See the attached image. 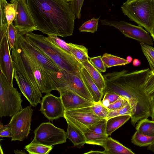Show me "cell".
<instances>
[{
    "mask_svg": "<svg viewBox=\"0 0 154 154\" xmlns=\"http://www.w3.org/2000/svg\"><path fill=\"white\" fill-rule=\"evenodd\" d=\"M102 25L115 27L126 37L137 41L140 43L150 45L153 42L149 33L139 26L132 24L125 21H112L108 19L100 20Z\"/></svg>",
    "mask_w": 154,
    "mask_h": 154,
    "instance_id": "8fae6325",
    "label": "cell"
},
{
    "mask_svg": "<svg viewBox=\"0 0 154 154\" xmlns=\"http://www.w3.org/2000/svg\"><path fill=\"white\" fill-rule=\"evenodd\" d=\"M150 70L149 68L131 72L123 69L103 75L106 84L104 93H115L125 98L130 105L131 123L134 126L140 120L151 116V101L142 88Z\"/></svg>",
    "mask_w": 154,
    "mask_h": 154,
    "instance_id": "6da1fadb",
    "label": "cell"
},
{
    "mask_svg": "<svg viewBox=\"0 0 154 154\" xmlns=\"http://www.w3.org/2000/svg\"><path fill=\"white\" fill-rule=\"evenodd\" d=\"M32 142L47 146L62 144L66 142V132L50 122H43L35 130Z\"/></svg>",
    "mask_w": 154,
    "mask_h": 154,
    "instance_id": "ba28073f",
    "label": "cell"
},
{
    "mask_svg": "<svg viewBox=\"0 0 154 154\" xmlns=\"http://www.w3.org/2000/svg\"><path fill=\"white\" fill-rule=\"evenodd\" d=\"M132 114L131 106L128 102L124 106L120 109L109 111L106 119L107 120L113 117L124 115H129L131 117Z\"/></svg>",
    "mask_w": 154,
    "mask_h": 154,
    "instance_id": "d6a6232c",
    "label": "cell"
},
{
    "mask_svg": "<svg viewBox=\"0 0 154 154\" xmlns=\"http://www.w3.org/2000/svg\"><path fill=\"white\" fill-rule=\"evenodd\" d=\"M121 8L130 20L150 33L154 26V0H127Z\"/></svg>",
    "mask_w": 154,
    "mask_h": 154,
    "instance_id": "5b68a950",
    "label": "cell"
},
{
    "mask_svg": "<svg viewBox=\"0 0 154 154\" xmlns=\"http://www.w3.org/2000/svg\"><path fill=\"white\" fill-rule=\"evenodd\" d=\"M132 63L134 66H138L141 65V62L140 60L135 58L133 60Z\"/></svg>",
    "mask_w": 154,
    "mask_h": 154,
    "instance_id": "ee69618b",
    "label": "cell"
},
{
    "mask_svg": "<svg viewBox=\"0 0 154 154\" xmlns=\"http://www.w3.org/2000/svg\"><path fill=\"white\" fill-rule=\"evenodd\" d=\"M89 58L91 63L100 72L106 71V67L101 56L89 57Z\"/></svg>",
    "mask_w": 154,
    "mask_h": 154,
    "instance_id": "f35d334b",
    "label": "cell"
},
{
    "mask_svg": "<svg viewBox=\"0 0 154 154\" xmlns=\"http://www.w3.org/2000/svg\"><path fill=\"white\" fill-rule=\"evenodd\" d=\"M10 51L7 35L0 42V69L10 84L13 85L14 68Z\"/></svg>",
    "mask_w": 154,
    "mask_h": 154,
    "instance_id": "2e32d148",
    "label": "cell"
},
{
    "mask_svg": "<svg viewBox=\"0 0 154 154\" xmlns=\"http://www.w3.org/2000/svg\"><path fill=\"white\" fill-rule=\"evenodd\" d=\"M57 91L60 94L65 111L91 106L94 103L69 89L59 88Z\"/></svg>",
    "mask_w": 154,
    "mask_h": 154,
    "instance_id": "9a60e30c",
    "label": "cell"
},
{
    "mask_svg": "<svg viewBox=\"0 0 154 154\" xmlns=\"http://www.w3.org/2000/svg\"><path fill=\"white\" fill-rule=\"evenodd\" d=\"M81 64L88 72L100 91L104 94L105 82L100 72L91 63L89 60L82 62Z\"/></svg>",
    "mask_w": 154,
    "mask_h": 154,
    "instance_id": "44dd1931",
    "label": "cell"
},
{
    "mask_svg": "<svg viewBox=\"0 0 154 154\" xmlns=\"http://www.w3.org/2000/svg\"><path fill=\"white\" fill-rule=\"evenodd\" d=\"M21 94L0 71V117H12L22 109Z\"/></svg>",
    "mask_w": 154,
    "mask_h": 154,
    "instance_id": "8992f818",
    "label": "cell"
},
{
    "mask_svg": "<svg viewBox=\"0 0 154 154\" xmlns=\"http://www.w3.org/2000/svg\"><path fill=\"white\" fill-rule=\"evenodd\" d=\"M66 1L68 2H70L72 1L73 0H65Z\"/></svg>",
    "mask_w": 154,
    "mask_h": 154,
    "instance_id": "816d5d0a",
    "label": "cell"
},
{
    "mask_svg": "<svg viewBox=\"0 0 154 154\" xmlns=\"http://www.w3.org/2000/svg\"><path fill=\"white\" fill-rule=\"evenodd\" d=\"M84 0H73L69 2L74 13L76 17L79 19L81 17V11Z\"/></svg>",
    "mask_w": 154,
    "mask_h": 154,
    "instance_id": "60d3db41",
    "label": "cell"
},
{
    "mask_svg": "<svg viewBox=\"0 0 154 154\" xmlns=\"http://www.w3.org/2000/svg\"><path fill=\"white\" fill-rule=\"evenodd\" d=\"M33 110L27 106L12 116L8 124L12 134L11 141H20L27 138L31 130Z\"/></svg>",
    "mask_w": 154,
    "mask_h": 154,
    "instance_id": "9c48e42d",
    "label": "cell"
},
{
    "mask_svg": "<svg viewBox=\"0 0 154 154\" xmlns=\"http://www.w3.org/2000/svg\"><path fill=\"white\" fill-rule=\"evenodd\" d=\"M131 142L140 147L148 146L154 142V136L142 134L136 131L132 137Z\"/></svg>",
    "mask_w": 154,
    "mask_h": 154,
    "instance_id": "f1b7e54d",
    "label": "cell"
},
{
    "mask_svg": "<svg viewBox=\"0 0 154 154\" xmlns=\"http://www.w3.org/2000/svg\"><path fill=\"white\" fill-rule=\"evenodd\" d=\"M15 1L16 3V11L14 24L17 32L24 35L27 33L36 30L35 25L28 7L25 0H11V2Z\"/></svg>",
    "mask_w": 154,
    "mask_h": 154,
    "instance_id": "7c38bea8",
    "label": "cell"
},
{
    "mask_svg": "<svg viewBox=\"0 0 154 154\" xmlns=\"http://www.w3.org/2000/svg\"><path fill=\"white\" fill-rule=\"evenodd\" d=\"M129 115L119 116L113 117L107 120L106 133L108 136L115 131L119 128L130 118Z\"/></svg>",
    "mask_w": 154,
    "mask_h": 154,
    "instance_id": "7402d4cb",
    "label": "cell"
},
{
    "mask_svg": "<svg viewBox=\"0 0 154 154\" xmlns=\"http://www.w3.org/2000/svg\"><path fill=\"white\" fill-rule=\"evenodd\" d=\"M12 136L10 127L8 124L4 125L2 123H0V137H12Z\"/></svg>",
    "mask_w": 154,
    "mask_h": 154,
    "instance_id": "7bdbcfd3",
    "label": "cell"
},
{
    "mask_svg": "<svg viewBox=\"0 0 154 154\" xmlns=\"http://www.w3.org/2000/svg\"><path fill=\"white\" fill-rule=\"evenodd\" d=\"M8 3L6 0H0V42L7 35L8 22L6 17L5 8Z\"/></svg>",
    "mask_w": 154,
    "mask_h": 154,
    "instance_id": "d4e9b609",
    "label": "cell"
},
{
    "mask_svg": "<svg viewBox=\"0 0 154 154\" xmlns=\"http://www.w3.org/2000/svg\"><path fill=\"white\" fill-rule=\"evenodd\" d=\"M142 88L145 93L149 97L153 110L154 108V70H150Z\"/></svg>",
    "mask_w": 154,
    "mask_h": 154,
    "instance_id": "484cf974",
    "label": "cell"
},
{
    "mask_svg": "<svg viewBox=\"0 0 154 154\" xmlns=\"http://www.w3.org/2000/svg\"><path fill=\"white\" fill-rule=\"evenodd\" d=\"M14 78L16 80L22 94L30 103L31 105L35 107L41 103L42 95L37 91L24 78L14 69Z\"/></svg>",
    "mask_w": 154,
    "mask_h": 154,
    "instance_id": "e0dca14e",
    "label": "cell"
},
{
    "mask_svg": "<svg viewBox=\"0 0 154 154\" xmlns=\"http://www.w3.org/2000/svg\"><path fill=\"white\" fill-rule=\"evenodd\" d=\"M8 3L5 8L6 18L8 22V29L10 24L13 23L15 18L16 11V3L15 1Z\"/></svg>",
    "mask_w": 154,
    "mask_h": 154,
    "instance_id": "d590c367",
    "label": "cell"
},
{
    "mask_svg": "<svg viewBox=\"0 0 154 154\" xmlns=\"http://www.w3.org/2000/svg\"><path fill=\"white\" fill-rule=\"evenodd\" d=\"M102 58L107 68L125 65L129 63L126 59L107 53L104 54Z\"/></svg>",
    "mask_w": 154,
    "mask_h": 154,
    "instance_id": "4316f807",
    "label": "cell"
},
{
    "mask_svg": "<svg viewBox=\"0 0 154 154\" xmlns=\"http://www.w3.org/2000/svg\"><path fill=\"white\" fill-rule=\"evenodd\" d=\"M11 57L14 68L38 91L47 94L57 91L48 72L23 49L17 39Z\"/></svg>",
    "mask_w": 154,
    "mask_h": 154,
    "instance_id": "3957f363",
    "label": "cell"
},
{
    "mask_svg": "<svg viewBox=\"0 0 154 154\" xmlns=\"http://www.w3.org/2000/svg\"><path fill=\"white\" fill-rule=\"evenodd\" d=\"M142 51L149 63L150 70H154V48L151 45L140 43Z\"/></svg>",
    "mask_w": 154,
    "mask_h": 154,
    "instance_id": "4dcf8cb0",
    "label": "cell"
},
{
    "mask_svg": "<svg viewBox=\"0 0 154 154\" xmlns=\"http://www.w3.org/2000/svg\"><path fill=\"white\" fill-rule=\"evenodd\" d=\"M24 148L30 154H48L52 150L53 146L31 141L25 146Z\"/></svg>",
    "mask_w": 154,
    "mask_h": 154,
    "instance_id": "83f0119b",
    "label": "cell"
},
{
    "mask_svg": "<svg viewBox=\"0 0 154 154\" xmlns=\"http://www.w3.org/2000/svg\"><path fill=\"white\" fill-rule=\"evenodd\" d=\"M136 131L139 133L151 136H154V120L148 118L142 119L137 122Z\"/></svg>",
    "mask_w": 154,
    "mask_h": 154,
    "instance_id": "cb8c5ba5",
    "label": "cell"
},
{
    "mask_svg": "<svg viewBox=\"0 0 154 154\" xmlns=\"http://www.w3.org/2000/svg\"><path fill=\"white\" fill-rule=\"evenodd\" d=\"M24 35L28 42L42 51L61 69L73 74L80 73L82 66L81 63L71 55L51 42L47 37L32 32Z\"/></svg>",
    "mask_w": 154,
    "mask_h": 154,
    "instance_id": "277c9868",
    "label": "cell"
},
{
    "mask_svg": "<svg viewBox=\"0 0 154 154\" xmlns=\"http://www.w3.org/2000/svg\"><path fill=\"white\" fill-rule=\"evenodd\" d=\"M150 34L153 40L154 41V26Z\"/></svg>",
    "mask_w": 154,
    "mask_h": 154,
    "instance_id": "681fc988",
    "label": "cell"
},
{
    "mask_svg": "<svg viewBox=\"0 0 154 154\" xmlns=\"http://www.w3.org/2000/svg\"><path fill=\"white\" fill-rule=\"evenodd\" d=\"M104 95L101 102L105 107L116 100L120 97L117 94L112 92H107L104 93Z\"/></svg>",
    "mask_w": 154,
    "mask_h": 154,
    "instance_id": "ab89813d",
    "label": "cell"
},
{
    "mask_svg": "<svg viewBox=\"0 0 154 154\" xmlns=\"http://www.w3.org/2000/svg\"><path fill=\"white\" fill-rule=\"evenodd\" d=\"M91 108L94 113L101 119L107 118L109 110L104 106L101 101L94 102Z\"/></svg>",
    "mask_w": 154,
    "mask_h": 154,
    "instance_id": "836d02e7",
    "label": "cell"
},
{
    "mask_svg": "<svg viewBox=\"0 0 154 154\" xmlns=\"http://www.w3.org/2000/svg\"><path fill=\"white\" fill-rule=\"evenodd\" d=\"M147 149L154 153V142L148 146Z\"/></svg>",
    "mask_w": 154,
    "mask_h": 154,
    "instance_id": "bcb514c9",
    "label": "cell"
},
{
    "mask_svg": "<svg viewBox=\"0 0 154 154\" xmlns=\"http://www.w3.org/2000/svg\"><path fill=\"white\" fill-rule=\"evenodd\" d=\"M36 30L48 35L66 37L72 35L76 18L65 0H25Z\"/></svg>",
    "mask_w": 154,
    "mask_h": 154,
    "instance_id": "7a4b0ae2",
    "label": "cell"
},
{
    "mask_svg": "<svg viewBox=\"0 0 154 154\" xmlns=\"http://www.w3.org/2000/svg\"><path fill=\"white\" fill-rule=\"evenodd\" d=\"M72 55L81 63L88 60V49L82 45L68 43Z\"/></svg>",
    "mask_w": 154,
    "mask_h": 154,
    "instance_id": "603a6c76",
    "label": "cell"
},
{
    "mask_svg": "<svg viewBox=\"0 0 154 154\" xmlns=\"http://www.w3.org/2000/svg\"><path fill=\"white\" fill-rule=\"evenodd\" d=\"M104 154V153L103 152V151H90L88 152L85 153L84 154Z\"/></svg>",
    "mask_w": 154,
    "mask_h": 154,
    "instance_id": "f6af8a7d",
    "label": "cell"
},
{
    "mask_svg": "<svg viewBox=\"0 0 154 154\" xmlns=\"http://www.w3.org/2000/svg\"><path fill=\"white\" fill-rule=\"evenodd\" d=\"M53 82L58 88L69 89L84 98L94 102L92 97L86 87L80 73L75 74L60 69L58 72H51L48 74Z\"/></svg>",
    "mask_w": 154,
    "mask_h": 154,
    "instance_id": "52a82bcc",
    "label": "cell"
},
{
    "mask_svg": "<svg viewBox=\"0 0 154 154\" xmlns=\"http://www.w3.org/2000/svg\"><path fill=\"white\" fill-rule=\"evenodd\" d=\"M17 31L13 23L9 25L7 32V36L10 50L14 47L16 43Z\"/></svg>",
    "mask_w": 154,
    "mask_h": 154,
    "instance_id": "8d00e7d4",
    "label": "cell"
},
{
    "mask_svg": "<svg viewBox=\"0 0 154 154\" xmlns=\"http://www.w3.org/2000/svg\"><path fill=\"white\" fill-rule=\"evenodd\" d=\"M150 117L152 120H154V108Z\"/></svg>",
    "mask_w": 154,
    "mask_h": 154,
    "instance_id": "f907efd6",
    "label": "cell"
},
{
    "mask_svg": "<svg viewBox=\"0 0 154 154\" xmlns=\"http://www.w3.org/2000/svg\"><path fill=\"white\" fill-rule=\"evenodd\" d=\"M126 59L129 63L131 62L133 60V58L130 56H128Z\"/></svg>",
    "mask_w": 154,
    "mask_h": 154,
    "instance_id": "c3c4849f",
    "label": "cell"
},
{
    "mask_svg": "<svg viewBox=\"0 0 154 154\" xmlns=\"http://www.w3.org/2000/svg\"><path fill=\"white\" fill-rule=\"evenodd\" d=\"M40 110L50 121L60 117H64L65 109L60 97H57L50 93L42 97Z\"/></svg>",
    "mask_w": 154,
    "mask_h": 154,
    "instance_id": "5bb4252c",
    "label": "cell"
},
{
    "mask_svg": "<svg viewBox=\"0 0 154 154\" xmlns=\"http://www.w3.org/2000/svg\"><path fill=\"white\" fill-rule=\"evenodd\" d=\"M128 102L125 98L120 96L116 100L110 104L107 108L109 111L119 109L124 106Z\"/></svg>",
    "mask_w": 154,
    "mask_h": 154,
    "instance_id": "b9f144b4",
    "label": "cell"
},
{
    "mask_svg": "<svg viewBox=\"0 0 154 154\" xmlns=\"http://www.w3.org/2000/svg\"><path fill=\"white\" fill-rule=\"evenodd\" d=\"M14 153L15 154H26L24 150H20L18 149H17L14 151Z\"/></svg>",
    "mask_w": 154,
    "mask_h": 154,
    "instance_id": "7dc6e473",
    "label": "cell"
},
{
    "mask_svg": "<svg viewBox=\"0 0 154 154\" xmlns=\"http://www.w3.org/2000/svg\"><path fill=\"white\" fill-rule=\"evenodd\" d=\"M100 17L93 18L85 22L79 28L80 32H88L94 33L97 31Z\"/></svg>",
    "mask_w": 154,
    "mask_h": 154,
    "instance_id": "1f68e13d",
    "label": "cell"
},
{
    "mask_svg": "<svg viewBox=\"0 0 154 154\" xmlns=\"http://www.w3.org/2000/svg\"><path fill=\"white\" fill-rule=\"evenodd\" d=\"M47 38L52 43L66 51L71 55L70 49L67 43L58 37V36L53 35H48Z\"/></svg>",
    "mask_w": 154,
    "mask_h": 154,
    "instance_id": "e575fe53",
    "label": "cell"
},
{
    "mask_svg": "<svg viewBox=\"0 0 154 154\" xmlns=\"http://www.w3.org/2000/svg\"><path fill=\"white\" fill-rule=\"evenodd\" d=\"M91 106L65 111L64 118L83 133L90 132V128L102 119L94 113Z\"/></svg>",
    "mask_w": 154,
    "mask_h": 154,
    "instance_id": "30bf717a",
    "label": "cell"
},
{
    "mask_svg": "<svg viewBox=\"0 0 154 154\" xmlns=\"http://www.w3.org/2000/svg\"><path fill=\"white\" fill-rule=\"evenodd\" d=\"M81 76L94 102L101 101L104 94L99 90L91 76L82 66L80 71Z\"/></svg>",
    "mask_w": 154,
    "mask_h": 154,
    "instance_id": "ac0fdd59",
    "label": "cell"
},
{
    "mask_svg": "<svg viewBox=\"0 0 154 154\" xmlns=\"http://www.w3.org/2000/svg\"><path fill=\"white\" fill-rule=\"evenodd\" d=\"M103 147L105 149L104 154H135L130 149L110 137H107Z\"/></svg>",
    "mask_w": 154,
    "mask_h": 154,
    "instance_id": "ffe728a7",
    "label": "cell"
},
{
    "mask_svg": "<svg viewBox=\"0 0 154 154\" xmlns=\"http://www.w3.org/2000/svg\"><path fill=\"white\" fill-rule=\"evenodd\" d=\"M67 129L66 132L67 138L70 140L74 146L81 148L86 143L84 133L71 123L67 122Z\"/></svg>",
    "mask_w": 154,
    "mask_h": 154,
    "instance_id": "d6986e66",
    "label": "cell"
},
{
    "mask_svg": "<svg viewBox=\"0 0 154 154\" xmlns=\"http://www.w3.org/2000/svg\"><path fill=\"white\" fill-rule=\"evenodd\" d=\"M16 39L23 49L48 73L57 72L61 69L51 58L28 42L24 35L17 32Z\"/></svg>",
    "mask_w": 154,
    "mask_h": 154,
    "instance_id": "4fadbf2b",
    "label": "cell"
},
{
    "mask_svg": "<svg viewBox=\"0 0 154 154\" xmlns=\"http://www.w3.org/2000/svg\"><path fill=\"white\" fill-rule=\"evenodd\" d=\"M86 137V143L102 146L105 144L108 137L107 135L97 134L93 132L84 133Z\"/></svg>",
    "mask_w": 154,
    "mask_h": 154,
    "instance_id": "f546056e",
    "label": "cell"
},
{
    "mask_svg": "<svg viewBox=\"0 0 154 154\" xmlns=\"http://www.w3.org/2000/svg\"><path fill=\"white\" fill-rule=\"evenodd\" d=\"M107 119H101L90 128V132L97 134L107 135L106 126Z\"/></svg>",
    "mask_w": 154,
    "mask_h": 154,
    "instance_id": "74e56055",
    "label": "cell"
}]
</instances>
